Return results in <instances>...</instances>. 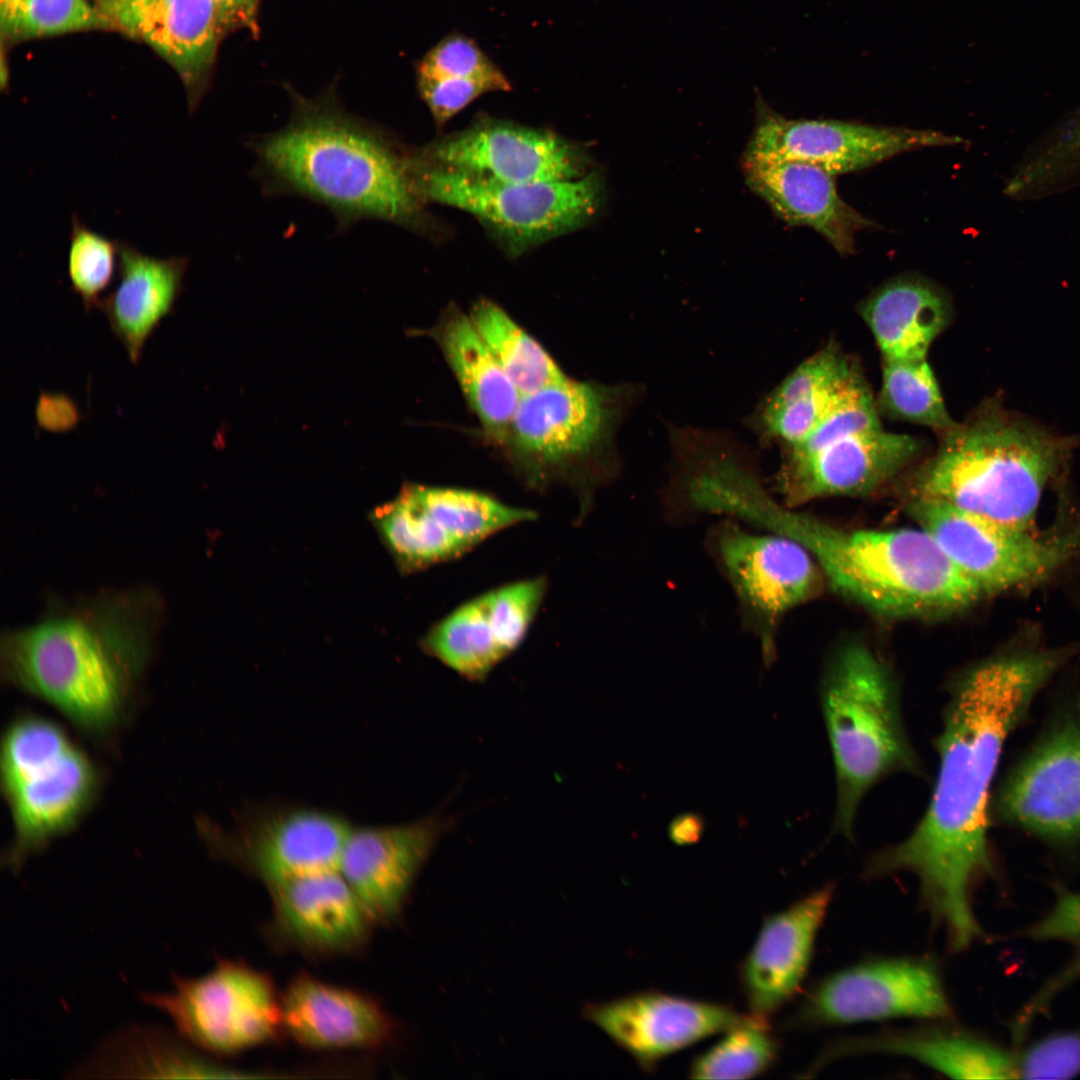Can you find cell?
Returning a JSON list of instances; mask_svg holds the SVG:
<instances>
[{"label": "cell", "instance_id": "1", "mask_svg": "<svg viewBox=\"0 0 1080 1080\" xmlns=\"http://www.w3.org/2000/svg\"><path fill=\"white\" fill-rule=\"evenodd\" d=\"M1072 656L1067 648L1012 651L985 659L950 686L934 790L908 837L874 854L872 877L911 872L951 948L981 935L973 888L992 871L988 842L991 789L1006 740L1040 690Z\"/></svg>", "mask_w": 1080, "mask_h": 1080}, {"label": "cell", "instance_id": "2", "mask_svg": "<svg viewBox=\"0 0 1080 1080\" xmlns=\"http://www.w3.org/2000/svg\"><path fill=\"white\" fill-rule=\"evenodd\" d=\"M723 509L800 543L837 592L882 616H945L983 595L922 529L839 528L778 502L757 474L731 484Z\"/></svg>", "mask_w": 1080, "mask_h": 1080}, {"label": "cell", "instance_id": "3", "mask_svg": "<svg viewBox=\"0 0 1080 1080\" xmlns=\"http://www.w3.org/2000/svg\"><path fill=\"white\" fill-rule=\"evenodd\" d=\"M254 152L266 192L316 201L342 226L365 218L409 226L420 217L408 159L327 96L298 99L288 124L256 141Z\"/></svg>", "mask_w": 1080, "mask_h": 1080}, {"label": "cell", "instance_id": "4", "mask_svg": "<svg viewBox=\"0 0 1080 1080\" xmlns=\"http://www.w3.org/2000/svg\"><path fill=\"white\" fill-rule=\"evenodd\" d=\"M151 608L145 597L119 595L9 632L2 641L4 672L79 727L105 732L149 656Z\"/></svg>", "mask_w": 1080, "mask_h": 1080}, {"label": "cell", "instance_id": "5", "mask_svg": "<svg viewBox=\"0 0 1080 1080\" xmlns=\"http://www.w3.org/2000/svg\"><path fill=\"white\" fill-rule=\"evenodd\" d=\"M1077 439L987 400L942 432L916 473L912 498L940 501L989 522L1031 530L1048 484L1067 467Z\"/></svg>", "mask_w": 1080, "mask_h": 1080}, {"label": "cell", "instance_id": "6", "mask_svg": "<svg viewBox=\"0 0 1080 1080\" xmlns=\"http://www.w3.org/2000/svg\"><path fill=\"white\" fill-rule=\"evenodd\" d=\"M821 706L836 777L834 831L850 838L860 802L895 773L922 776L909 741L900 695L888 665L870 648L850 643L830 661Z\"/></svg>", "mask_w": 1080, "mask_h": 1080}, {"label": "cell", "instance_id": "7", "mask_svg": "<svg viewBox=\"0 0 1080 1080\" xmlns=\"http://www.w3.org/2000/svg\"><path fill=\"white\" fill-rule=\"evenodd\" d=\"M420 198L463 210L493 231L511 252L575 230L589 221L600 201L599 178L501 182L409 158Z\"/></svg>", "mask_w": 1080, "mask_h": 1080}, {"label": "cell", "instance_id": "8", "mask_svg": "<svg viewBox=\"0 0 1080 1080\" xmlns=\"http://www.w3.org/2000/svg\"><path fill=\"white\" fill-rule=\"evenodd\" d=\"M537 516L471 489L407 484L369 518L397 568L414 573L455 560Z\"/></svg>", "mask_w": 1080, "mask_h": 1080}, {"label": "cell", "instance_id": "9", "mask_svg": "<svg viewBox=\"0 0 1080 1080\" xmlns=\"http://www.w3.org/2000/svg\"><path fill=\"white\" fill-rule=\"evenodd\" d=\"M631 385L567 378L520 397L507 438L534 484L588 464L610 443L636 399Z\"/></svg>", "mask_w": 1080, "mask_h": 1080}, {"label": "cell", "instance_id": "10", "mask_svg": "<svg viewBox=\"0 0 1080 1080\" xmlns=\"http://www.w3.org/2000/svg\"><path fill=\"white\" fill-rule=\"evenodd\" d=\"M168 992L140 999L169 1016L176 1032L195 1048L228 1055L274 1039L282 1027L281 996L262 972L222 959L200 977L172 974Z\"/></svg>", "mask_w": 1080, "mask_h": 1080}, {"label": "cell", "instance_id": "11", "mask_svg": "<svg viewBox=\"0 0 1080 1080\" xmlns=\"http://www.w3.org/2000/svg\"><path fill=\"white\" fill-rule=\"evenodd\" d=\"M707 545L735 594L742 624L759 641L769 668L780 621L819 586L817 563L797 541L768 531L750 532L730 518L711 529Z\"/></svg>", "mask_w": 1080, "mask_h": 1080}, {"label": "cell", "instance_id": "12", "mask_svg": "<svg viewBox=\"0 0 1080 1080\" xmlns=\"http://www.w3.org/2000/svg\"><path fill=\"white\" fill-rule=\"evenodd\" d=\"M908 512L982 594L1041 580L1080 554V528L1040 536L924 498L911 499Z\"/></svg>", "mask_w": 1080, "mask_h": 1080}, {"label": "cell", "instance_id": "13", "mask_svg": "<svg viewBox=\"0 0 1080 1080\" xmlns=\"http://www.w3.org/2000/svg\"><path fill=\"white\" fill-rule=\"evenodd\" d=\"M352 827L331 810L267 801L243 807L231 830L207 827L206 838L216 855L267 886L339 870Z\"/></svg>", "mask_w": 1080, "mask_h": 1080}, {"label": "cell", "instance_id": "14", "mask_svg": "<svg viewBox=\"0 0 1080 1080\" xmlns=\"http://www.w3.org/2000/svg\"><path fill=\"white\" fill-rule=\"evenodd\" d=\"M991 812L1058 846L1080 842V717L1052 724L1003 780Z\"/></svg>", "mask_w": 1080, "mask_h": 1080}, {"label": "cell", "instance_id": "15", "mask_svg": "<svg viewBox=\"0 0 1080 1080\" xmlns=\"http://www.w3.org/2000/svg\"><path fill=\"white\" fill-rule=\"evenodd\" d=\"M950 1015L951 1006L932 962L888 958L861 963L826 978L810 993L798 1018L811 1024H844Z\"/></svg>", "mask_w": 1080, "mask_h": 1080}, {"label": "cell", "instance_id": "16", "mask_svg": "<svg viewBox=\"0 0 1080 1080\" xmlns=\"http://www.w3.org/2000/svg\"><path fill=\"white\" fill-rule=\"evenodd\" d=\"M543 576L489 590L431 626L423 651L470 681H483L525 640L547 591Z\"/></svg>", "mask_w": 1080, "mask_h": 1080}, {"label": "cell", "instance_id": "17", "mask_svg": "<svg viewBox=\"0 0 1080 1080\" xmlns=\"http://www.w3.org/2000/svg\"><path fill=\"white\" fill-rule=\"evenodd\" d=\"M412 159L501 182L572 180L587 175L584 154L564 138L496 120L478 121Z\"/></svg>", "mask_w": 1080, "mask_h": 1080}, {"label": "cell", "instance_id": "18", "mask_svg": "<svg viewBox=\"0 0 1080 1080\" xmlns=\"http://www.w3.org/2000/svg\"><path fill=\"white\" fill-rule=\"evenodd\" d=\"M961 141L934 130L836 120H789L765 113L745 154L802 161L834 176L867 168L902 152Z\"/></svg>", "mask_w": 1080, "mask_h": 1080}, {"label": "cell", "instance_id": "19", "mask_svg": "<svg viewBox=\"0 0 1080 1080\" xmlns=\"http://www.w3.org/2000/svg\"><path fill=\"white\" fill-rule=\"evenodd\" d=\"M586 1017L652 1072L665 1057L725 1032L744 1015L725 1004L643 991L592 1004Z\"/></svg>", "mask_w": 1080, "mask_h": 1080}, {"label": "cell", "instance_id": "20", "mask_svg": "<svg viewBox=\"0 0 1080 1080\" xmlns=\"http://www.w3.org/2000/svg\"><path fill=\"white\" fill-rule=\"evenodd\" d=\"M453 824L437 813L405 824L351 828L339 872L374 923L399 915L417 874Z\"/></svg>", "mask_w": 1080, "mask_h": 1080}, {"label": "cell", "instance_id": "21", "mask_svg": "<svg viewBox=\"0 0 1080 1080\" xmlns=\"http://www.w3.org/2000/svg\"><path fill=\"white\" fill-rule=\"evenodd\" d=\"M919 441L883 429L851 435L799 458H785L778 474L783 503L795 508L828 496L865 494L899 472L919 452Z\"/></svg>", "mask_w": 1080, "mask_h": 1080}, {"label": "cell", "instance_id": "22", "mask_svg": "<svg viewBox=\"0 0 1080 1080\" xmlns=\"http://www.w3.org/2000/svg\"><path fill=\"white\" fill-rule=\"evenodd\" d=\"M831 898L832 887H824L764 919L739 966L750 1014L769 1019L798 991Z\"/></svg>", "mask_w": 1080, "mask_h": 1080}, {"label": "cell", "instance_id": "23", "mask_svg": "<svg viewBox=\"0 0 1080 1080\" xmlns=\"http://www.w3.org/2000/svg\"><path fill=\"white\" fill-rule=\"evenodd\" d=\"M97 776L86 755L73 745L22 775L2 782L14 825L7 863L18 868L77 822L96 790Z\"/></svg>", "mask_w": 1080, "mask_h": 1080}, {"label": "cell", "instance_id": "24", "mask_svg": "<svg viewBox=\"0 0 1080 1080\" xmlns=\"http://www.w3.org/2000/svg\"><path fill=\"white\" fill-rule=\"evenodd\" d=\"M110 26L153 48L179 74L191 108L225 26L214 0H147L97 6Z\"/></svg>", "mask_w": 1080, "mask_h": 1080}, {"label": "cell", "instance_id": "25", "mask_svg": "<svg viewBox=\"0 0 1080 1080\" xmlns=\"http://www.w3.org/2000/svg\"><path fill=\"white\" fill-rule=\"evenodd\" d=\"M748 186L790 225L821 234L840 254L855 251V235L874 223L838 194L833 175L802 161L745 154Z\"/></svg>", "mask_w": 1080, "mask_h": 1080}, {"label": "cell", "instance_id": "26", "mask_svg": "<svg viewBox=\"0 0 1080 1080\" xmlns=\"http://www.w3.org/2000/svg\"><path fill=\"white\" fill-rule=\"evenodd\" d=\"M279 931L299 947L317 953L358 950L372 919L339 870L267 885Z\"/></svg>", "mask_w": 1080, "mask_h": 1080}, {"label": "cell", "instance_id": "27", "mask_svg": "<svg viewBox=\"0 0 1080 1080\" xmlns=\"http://www.w3.org/2000/svg\"><path fill=\"white\" fill-rule=\"evenodd\" d=\"M282 1027L312 1049H371L386 1045L394 1025L367 995L309 975L297 976L281 995Z\"/></svg>", "mask_w": 1080, "mask_h": 1080}, {"label": "cell", "instance_id": "28", "mask_svg": "<svg viewBox=\"0 0 1080 1080\" xmlns=\"http://www.w3.org/2000/svg\"><path fill=\"white\" fill-rule=\"evenodd\" d=\"M188 266L185 256L159 258L120 241L119 281L98 307L132 363L138 364L146 341L173 311Z\"/></svg>", "mask_w": 1080, "mask_h": 1080}, {"label": "cell", "instance_id": "29", "mask_svg": "<svg viewBox=\"0 0 1080 1080\" xmlns=\"http://www.w3.org/2000/svg\"><path fill=\"white\" fill-rule=\"evenodd\" d=\"M945 292L919 275H902L867 297L860 313L884 360H922L951 317Z\"/></svg>", "mask_w": 1080, "mask_h": 1080}, {"label": "cell", "instance_id": "30", "mask_svg": "<svg viewBox=\"0 0 1080 1080\" xmlns=\"http://www.w3.org/2000/svg\"><path fill=\"white\" fill-rule=\"evenodd\" d=\"M179 1034L153 1025H132L111 1035L81 1064L73 1077L85 1078H239L234 1070L199 1056Z\"/></svg>", "mask_w": 1080, "mask_h": 1080}, {"label": "cell", "instance_id": "31", "mask_svg": "<svg viewBox=\"0 0 1080 1080\" xmlns=\"http://www.w3.org/2000/svg\"><path fill=\"white\" fill-rule=\"evenodd\" d=\"M835 1050L834 1055L877 1052L906 1056L953 1078H1026L1025 1050L1007 1051L962 1033L937 1030L884 1033L847 1041Z\"/></svg>", "mask_w": 1080, "mask_h": 1080}, {"label": "cell", "instance_id": "32", "mask_svg": "<svg viewBox=\"0 0 1080 1080\" xmlns=\"http://www.w3.org/2000/svg\"><path fill=\"white\" fill-rule=\"evenodd\" d=\"M436 337L470 406L493 436L507 438L520 393L489 351L469 315L446 314Z\"/></svg>", "mask_w": 1080, "mask_h": 1080}, {"label": "cell", "instance_id": "33", "mask_svg": "<svg viewBox=\"0 0 1080 1080\" xmlns=\"http://www.w3.org/2000/svg\"><path fill=\"white\" fill-rule=\"evenodd\" d=\"M469 318L521 396L567 379L546 350L495 303L479 301Z\"/></svg>", "mask_w": 1080, "mask_h": 1080}, {"label": "cell", "instance_id": "34", "mask_svg": "<svg viewBox=\"0 0 1080 1080\" xmlns=\"http://www.w3.org/2000/svg\"><path fill=\"white\" fill-rule=\"evenodd\" d=\"M778 1043L768 1019L752 1014L723 1032L722 1038L697 1055L689 1066L694 1079H750L775 1062Z\"/></svg>", "mask_w": 1080, "mask_h": 1080}, {"label": "cell", "instance_id": "35", "mask_svg": "<svg viewBox=\"0 0 1080 1080\" xmlns=\"http://www.w3.org/2000/svg\"><path fill=\"white\" fill-rule=\"evenodd\" d=\"M879 408L890 417L941 433L956 424L926 359L884 360Z\"/></svg>", "mask_w": 1080, "mask_h": 1080}, {"label": "cell", "instance_id": "36", "mask_svg": "<svg viewBox=\"0 0 1080 1080\" xmlns=\"http://www.w3.org/2000/svg\"><path fill=\"white\" fill-rule=\"evenodd\" d=\"M1 32L9 40L109 28L88 0H0Z\"/></svg>", "mask_w": 1080, "mask_h": 1080}, {"label": "cell", "instance_id": "37", "mask_svg": "<svg viewBox=\"0 0 1080 1080\" xmlns=\"http://www.w3.org/2000/svg\"><path fill=\"white\" fill-rule=\"evenodd\" d=\"M120 241L87 227L77 216L71 218L67 251V274L72 290L87 311L98 307L101 295L111 284L119 261Z\"/></svg>", "mask_w": 1080, "mask_h": 1080}, {"label": "cell", "instance_id": "38", "mask_svg": "<svg viewBox=\"0 0 1080 1080\" xmlns=\"http://www.w3.org/2000/svg\"><path fill=\"white\" fill-rule=\"evenodd\" d=\"M879 429L873 396L855 369L820 423L802 442L788 447L785 458L807 456L851 435Z\"/></svg>", "mask_w": 1080, "mask_h": 1080}, {"label": "cell", "instance_id": "39", "mask_svg": "<svg viewBox=\"0 0 1080 1080\" xmlns=\"http://www.w3.org/2000/svg\"><path fill=\"white\" fill-rule=\"evenodd\" d=\"M854 367L833 345L797 366L757 407L775 409L813 399L840 387Z\"/></svg>", "mask_w": 1080, "mask_h": 1080}, {"label": "cell", "instance_id": "40", "mask_svg": "<svg viewBox=\"0 0 1080 1080\" xmlns=\"http://www.w3.org/2000/svg\"><path fill=\"white\" fill-rule=\"evenodd\" d=\"M417 77L500 78L506 76L471 37L451 32L420 59Z\"/></svg>", "mask_w": 1080, "mask_h": 1080}, {"label": "cell", "instance_id": "41", "mask_svg": "<svg viewBox=\"0 0 1080 1080\" xmlns=\"http://www.w3.org/2000/svg\"><path fill=\"white\" fill-rule=\"evenodd\" d=\"M419 94L437 126H443L478 97L493 91H509L512 85L500 78L417 77Z\"/></svg>", "mask_w": 1080, "mask_h": 1080}, {"label": "cell", "instance_id": "42", "mask_svg": "<svg viewBox=\"0 0 1080 1080\" xmlns=\"http://www.w3.org/2000/svg\"><path fill=\"white\" fill-rule=\"evenodd\" d=\"M1030 935L1080 946V891L1060 895L1048 914L1033 926Z\"/></svg>", "mask_w": 1080, "mask_h": 1080}, {"label": "cell", "instance_id": "43", "mask_svg": "<svg viewBox=\"0 0 1080 1080\" xmlns=\"http://www.w3.org/2000/svg\"><path fill=\"white\" fill-rule=\"evenodd\" d=\"M37 424L50 432L72 429L80 414L74 401L63 394L41 393L35 406Z\"/></svg>", "mask_w": 1080, "mask_h": 1080}, {"label": "cell", "instance_id": "44", "mask_svg": "<svg viewBox=\"0 0 1080 1080\" xmlns=\"http://www.w3.org/2000/svg\"><path fill=\"white\" fill-rule=\"evenodd\" d=\"M225 28L240 27L255 30L261 0H214Z\"/></svg>", "mask_w": 1080, "mask_h": 1080}, {"label": "cell", "instance_id": "45", "mask_svg": "<svg viewBox=\"0 0 1080 1080\" xmlns=\"http://www.w3.org/2000/svg\"><path fill=\"white\" fill-rule=\"evenodd\" d=\"M704 830L703 816L695 812H685L672 819L668 826V836L676 845H692L702 838Z\"/></svg>", "mask_w": 1080, "mask_h": 1080}, {"label": "cell", "instance_id": "46", "mask_svg": "<svg viewBox=\"0 0 1080 1080\" xmlns=\"http://www.w3.org/2000/svg\"><path fill=\"white\" fill-rule=\"evenodd\" d=\"M143 1H147V0H96L95 4L97 6H102V5L130 4V3H137V2H143Z\"/></svg>", "mask_w": 1080, "mask_h": 1080}]
</instances>
